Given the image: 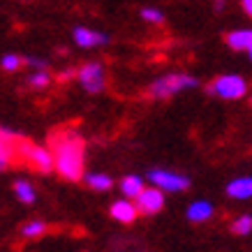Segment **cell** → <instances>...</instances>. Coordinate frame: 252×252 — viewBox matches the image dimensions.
<instances>
[{
    "label": "cell",
    "mask_w": 252,
    "mask_h": 252,
    "mask_svg": "<svg viewBox=\"0 0 252 252\" xmlns=\"http://www.w3.org/2000/svg\"><path fill=\"white\" fill-rule=\"evenodd\" d=\"M51 158H54V171H58L65 181H81L86 167V144L81 132L77 127L58 132L54 137Z\"/></svg>",
    "instance_id": "1"
},
{
    "label": "cell",
    "mask_w": 252,
    "mask_h": 252,
    "mask_svg": "<svg viewBox=\"0 0 252 252\" xmlns=\"http://www.w3.org/2000/svg\"><path fill=\"white\" fill-rule=\"evenodd\" d=\"M199 81L197 77H192V74H185V72H169V74H162L153 81V84L148 86V91L146 95L153 99H169L178 95V93L183 91H190V88H197Z\"/></svg>",
    "instance_id": "2"
},
{
    "label": "cell",
    "mask_w": 252,
    "mask_h": 252,
    "mask_svg": "<svg viewBox=\"0 0 252 252\" xmlns=\"http://www.w3.org/2000/svg\"><path fill=\"white\" fill-rule=\"evenodd\" d=\"M14 155L16 158H21L23 162H28L35 171L39 174H49V171H54V158H51V151L44 148V146H37L32 144V141H23L19 139L14 144Z\"/></svg>",
    "instance_id": "3"
},
{
    "label": "cell",
    "mask_w": 252,
    "mask_h": 252,
    "mask_svg": "<svg viewBox=\"0 0 252 252\" xmlns=\"http://www.w3.org/2000/svg\"><path fill=\"white\" fill-rule=\"evenodd\" d=\"M206 93L220 99H243L248 95V81L241 74H220L206 86Z\"/></svg>",
    "instance_id": "4"
},
{
    "label": "cell",
    "mask_w": 252,
    "mask_h": 252,
    "mask_svg": "<svg viewBox=\"0 0 252 252\" xmlns=\"http://www.w3.org/2000/svg\"><path fill=\"white\" fill-rule=\"evenodd\" d=\"M74 77H77L79 86L84 88L88 95H99V93L107 88V69L102 63H86L81 67L74 72Z\"/></svg>",
    "instance_id": "5"
},
{
    "label": "cell",
    "mask_w": 252,
    "mask_h": 252,
    "mask_svg": "<svg viewBox=\"0 0 252 252\" xmlns=\"http://www.w3.org/2000/svg\"><path fill=\"white\" fill-rule=\"evenodd\" d=\"M148 183L162 190L164 194L167 192H185L190 188V178L183 174H178V171H171V169H153V171H148Z\"/></svg>",
    "instance_id": "6"
},
{
    "label": "cell",
    "mask_w": 252,
    "mask_h": 252,
    "mask_svg": "<svg viewBox=\"0 0 252 252\" xmlns=\"http://www.w3.org/2000/svg\"><path fill=\"white\" fill-rule=\"evenodd\" d=\"M132 201H134L139 215H155L164 208V192L153 188V185H144Z\"/></svg>",
    "instance_id": "7"
},
{
    "label": "cell",
    "mask_w": 252,
    "mask_h": 252,
    "mask_svg": "<svg viewBox=\"0 0 252 252\" xmlns=\"http://www.w3.org/2000/svg\"><path fill=\"white\" fill-rule=\"evenodd\" d=\"M72 37H74L77 46H81V49H97V46H104L109 42V37L104 35V32L91 31V28H86V26H79V28H74Z\"/></svg>",
    "instance_id": "8"
},
{
    "label": "cell",
    "mask_w": 252,
    "mask_h": 252,
    "mask_svg": "<svg viewBox=\"0 0 252 252\" xmlns=\"http://www.w3.org/2000/svg\"><path fill=\"white\" fill-rule=\"evenodd\" d=\"M109 213H111V218H114L116 222H121V224H132V222L139 218L134 201H132V199H125V197L116 199L114 204H111V208H109Z\"/></svg>",
    "instance_id": "9"
},
{
    "label": "cell",
    "mask_w": 252,
    "mask_h": 252,
    "mask_svg": "<svg viewBox=\"0 0 252 252\" xmlns=\"http://www.w3.org/2000/svg\"><path fill=\"white\" fill-rule=\"evenodd\" d=\"M227 46L238 51V54H248L250 56L252 51V31L250 28H238V31H231L227 32V37H224Z\"/></svg>",
    "instance_id": "10"
},
{
    "label": "cell",
    "mask_w": 252,
    "mask_h": 252,
    "mask_svg": "<svg viewBox=\"0 0 252 252\" xmlns=\"http://www.w3.org/2000/svg\"><path fill=\"white\" fill-rule=\"evenodd\" d=\"M185 215L194 224H204V222H208L215 215V206L211 201H206V199H197V201H192L190 206H188Z\"/></svg>",
    "instance_id": "11"
},
{
    "label": "cell",
    "mask_w": 252,
    "mask_h": 252,
    "mask_svg": "<svg viewBox=\"0 0 252 252\" xmlns=\"http://www.w3.org/2000/svg\"><path fill=\"white\" fill-rule=\"evenodd\" d=\"M227 197L236 199V201H248L252 197V178L250 176H238L227 185Z\"/></svg>",
    "instance_id": "12"
},
{
    "label": "cell",
    "mask_w": 252,
    "mask_h": 252,
    "mask_svg": "<svg viewBox=\"0 0 252 252\" xmlns=\"http://www.w3.org/2000/svg\"><path fill=\"white\" fill-rule=\"evenodd\" d=\"M84 183L95 192H109L114 188V178L109 174H102V171H91V174H84Z\"/></svg>",
    "instance_id": "13"
},
{
    "label": "cell",
    "mask_w": 252,
    "mask_h": 252,
    "mask_svg": "<svg viewBox=\"0 0 252 252\" xmlns=\"http://www.w3.org/2000/svg\"><path fill=\"white\" fill-rule=\"evenodd\" d=\"M146 185V181L141 178V176L137 174H130V176H123L121 183H118V190H121V194L125 199H134L139 194V190Z\"/></svg>",
    "instance_id": "14"
},
{
    "label": "cell",
    "mask_w": 252,
    "mask_h": 252,
    "mask_svg": "<svg viewBox=\"0 0 252 252\" xmlns=\"http://www.w3.org/2000/svg\"><path fill=\"white\" fill-rule=\"evenodd\" d=\"M14 194L23 206H32V204L37 201V192H35V188H32L31 181H26V178L14 181Z\"/></svg>",
    "instance_id": "15"
},
{
    "label": "cell",
    "mask_w": 252,
    "mask_h": 252,
    "mask_svg": "<svg viewBox=\"0 0 252 252\" xmlns=\"http://www.w3.org/2000/svg\"><path fill=\"white\" fill-rule=\"evenodd\" d=\"M46 231H49V224L44 220H28L21 227V236L26 241H37V238L44 236Z\"/></svg>",
    "instance_id": "16"
},
{
    "label": "cell",
    "mask_w": 252,
    "mask_h": 252,
    "mask_svg": "<svg viewBox=\"0 0 252 252\" xmlns=\"http://www.w3.org/2000/svg\"><path fill=\"white\" fill-rule=\"evenodd\" d=\"M26 84L32 91H44L51 84V74H49V69H31V74L26 77Z\"/></svg>",
    "instance_id": "17"
},
{
    "label": "cell",
    "mask_w": 252,
    "mask_h": 252,
    "mask_svg": "<svg viewBox=\"0 0 252 252\" xmlns=\"http://www.w3.org/2000/svg\"><path fill=\"white\" fill-rule=\"evenodd\" d=\"M231 234H236V236H250L252 231V215L250 213H243L238 215V218H234L229 224Z\"/></svg>",
    "instance_id": "18"
},
{
    "label": "cell",
    "mask_w": 252,
    "mask_h": 252,
    "mask_svg": "<svg viewBox=\"0 0 252 252\" xmlns=\"http://www.w3.org/2000/svg\"><path fill=\"white\" fill-rule=\"evenodd\" d=\"M139 16H141V21L153 23V26H160V23H164V12H162V9H158V7H141Z\"/></svg>",
    "instance_id": "19"
},
{
    "label": "cell",
    "mask_w": 252,
    "mask_h": 252,
    "mask_svg": "<svg viewBox=\"0 0 252 252\" xmlns=\"http://www.w3.org/2000/svg\"><path fill=\"white\" fill-rule=\"evenodd\" d=\"M0 67L5 69V72H19L23 67V58L16 54H5L2 61H0Z\"/></svg>",
    "instance_id": "20"
},
{
    "label": "cell",
    "mask_w": 252,
    "mask_h": 252,
    "mask_svg": "<svg viewBox=\"0 0 252 252\" xmlns=\"http://www.w3.org/2000/svg\"><path fill=\"white\" fill-rule=\"evenodd\" d=\"M23 65H28L31 69H46L49 67L46 58H39V56H28V58H23Z\"/></svg>",
    "instance_id": "21"
},
{
    "label": "cell",
    "mask_w": 252,
    "mask_h": 252,
    "mask_svg": "<svg viewBox=\"0 0 252 252\" xmlns=\"http://www.w3.org/2000/svg\"><path fill=\"white\" fill-rule=\"evenodd\" d=\"M74 72H77V69H72V67H69V69H63L61 74H58V79H61V81H69V79L74 77Z\"/></svg>",
    "instance_id": "22"
},
{
    "label": "cell",
    "mask_w": 252,
    "mask_h": 252,
    "mask_svg": "<svg viewBox=\"0 0 252 252\" xmlns=\"http://www.w3.org/2000/svg\"><path fill=\"white\" fill-rule=\"evenodd\" d=\"M241 7H243V12L248 16L252 14V0H241Z\"/></svg>",
    "instance_id": "23"
},
{
    "label": "cell",
    "mask_w": 252,
    "mask_h": 252,
    "mask_svg": "<svg viewBox=\"0 0 252 252\" xmlns=\"http://www.w3.org/2000/svg\"><path fill=\"white\" fill-rule=\"evenodd\" d=\"M224 5H227V0H213L215 12H222V9H224Z\"/></svg>",
    "instance_id": "24"
},
{
    "label": "cell",
    "mask_w": 252,
    "mask_h": 252,
    "mask_svg": "<svg viewBox=\"0 0 252 252\" xmlns=\"http://www.w3.org/2000/svg\"><path fill=\"white\" fill-rule=\"evenodd\" d=\"M130 252H148V250H130Z\"/></svg>",
    "instance_id": "25"
}]
</instances>
